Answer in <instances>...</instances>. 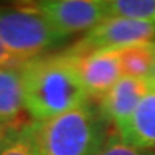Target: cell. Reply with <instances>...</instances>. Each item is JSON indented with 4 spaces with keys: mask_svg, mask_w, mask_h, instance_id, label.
Segmentation results:
<instances>
[{
    "mask_svg": "<svg viewBox=\"0 0 155 155\" xmlns=\"http://www.w3.org/2000/svg\"><path fill=\"white\" fill-rule=\"evenodd\" d=\"M98 155H151V151L135 148L124 142L118 132H111Z\"/></svg>",
    "mask_w": 155,
    "mask_h": 155,
    "instance_id": "cell-13",
    "label": "cell"
},
{
    "mask_svg": "<svg viewBox=\"0 0 155 155\" xmlns=\"http://www.w3.org/2000/svg\"><path fill=\"white\" fill-rule=\"evenodd\" d=\"M119 50L122 75L128 78H151L155 63V42L127 46Z\"/></svg>",
    "mask_w": 155,
    "mask_h": 155,
    "instance_id": "cell-10",
    "label": "cell"
},
{
    "mask_svg": "<svg viewBox=\"0 0 155 155\" xmlns=\"http://www.w3.org/2000/svg\"><path fill=\"white\" fill-rule=\"evenodd\" d=\"M108 17L155 20V0H106Z\"/></svg>",
    "mask_w": 155,
    "mask_h": 155,
    "instance_id": "cell-11",
    "label": "cell"
},
{
    "mask_svg": "<svg viewBox=\"0 0 155 155\" xmlns=\"http://www.w3.org/2000/svg\"><path fill=\"white\" fill-rule=\"evenodd\" d=\"M0 39L13 55L28 63L63 43L68 38L52 28L30 3L29 6L0 7Z\"/></svg>",
    "mask_w": 155,
    "mask_h": 155,
    "instance_id": "cell-3",
    "label": "cell"
},
{
    "mask_svg": "<svg viewBox=\"0 0 155 155\" xmlns=\"http://www.w3.org/2000/svg\"><path fill=\"white\" fill-rule=\"evenodd\" d=\"M151 79L155 82V63H154V69H152V73H151Z\"/></svg>",
    "mask_w": 155,
    "mask_h": 155,
    "instance_id": "cell-15",
    "label": "cell"
},
{
    "mask_svg": "<svg viewBox=\"0 0 155 155\" xmlns=\"http://www.w3.org/2000/svg\"><path fill=\"white\" fill-rule=\"evenodd\" d=\"M109 122L95 102H85L46 121H30L35 155H98L109 137Z\"/></svg>",
    "mask_w": 155,
    "mask_h": 155,
    "instance_id": "cell-2",
    "label": "cell"
},
{
    "mask_svg": "<svg viewBox=\"0 0 155 155\" xmlns=\"http://www.w3.org/2000/svg\"><path fill=\"white\" fill-rule=\"evenodd\" d=\"M25 108L33 121H46L83 105L88 91L69 52L39 56L20 68Z\"/></svg>",
    "mask_w": 155,
    "mask_h": 155,
    "instance_id": "cell-1",
    "label": "cell"
},
{
    "mask_svg": "<svg viewBox=\"0 0 155 155\" xmlns=\"http://www.w3.org/2000/svg\"><path fill=\"white\" fill-rule=\"evenodd\" d=\"M155 86L151 78H121L99 99V111L109 124L119 125L132 115L144 96Z\"/></svg>",
    "mask_w": 155,
    "mask_h": 155,
    "instance_id": "cell-7",
    "label": "cell"
},
{
    "mask_svg": "<svg viewBox=\"0 0 155 155\" xmlns=\"http://www.w3.org/2000/svg\"><path fill=\"white\" fill-rule=\"evenodd\" d=\"M23 65L25 63L17 56L13 55L10 52V49L0 39V68H5V69H20Z\"/></svg>",
    "mask_w": 155,
    "mask_h": 155,
    "instance_id": "cell-14",
    "label": "cell"
},
{
    "mask_svg": "<svg viewBox=\"0 0 155 155\" xmlns=\"http://www.w3.org/2000/svg\"><path fill=\"white\" fill-rule=\"evenodd\" d=\"M152 42H155V20L108 17L89 30L68 52L72 55H83L94 50L122 49L132 45Z\"/></svg>",
    "mask_w": 155,
    "mask_h": 155,
    "instance_id": "cell-4",
    "label": "cell"
},
{
    "mask_svg": "<svg viewBox=\"0 0 155 155\" xmlns=\"http://www.w3.org/2000/svg\"><path fill=\"white\" fill-rule=\"evenodd\" d=\"M28 124L0 132V155H35L28 134Z\"/></svg>",
    "mask_w": 155,
    "mask_h": 155,
    "instance_id": "cell-12",
    "label": "cell"
},
{
    "mask_svg": "<svg viewBox=\"0 0 155 155\" xmlns=\"http://www.w3.org/2000/svg\"><path fill=\"white\" fill-rule=\"evenodd\" d=\"M42 16L65 38L92 30L108 19L106 0H43L33 3Z\"/></svg>",
    "mask_w": 155,
    "mask_h": 155,
    "instance_id": "cell-5",
    "label": "cell"
},
{
    "mask_svg": "<svg viewBox=\"0 0 155 155\" xmlns=\"http://www.w3.org/2000/svg\"><path fill=\"white\" fill-rule=\"evenodd\" d=\"M124 142L139 150L155 148V86L144 96L128 119L116 125Z\"/></svg>",
    "mask_w": 155,
    "mask_h": 155,
    "instance_id": "cell-8",
    "label": "cell"
},
{
    "mask_svg": "<svg viewBox=\"0 0 155 155\" xmlns=\"http://www.w3.org/2000/svg\"><path fill=\"white\" fill-rule=\"evenodd\" d=\"M20 69L0 68V132L26 125Z\"/></svg>",
    "mask_w": 155,
    "mask_h": 155,
    "instance_id": "cell-9",
    "label": "cell"
},
{
    "mask_svg": "<svg viewBox=\"0 0 155 155\" xmlns=\"http://www.w3.org/2000/svg\"><path fill=\"white\" fill-rule=\"evenodd\" d=\"M75 56L83 85L92 98L101 99L122 78L118 49L94 50Z\"/></svg>",
    "mask_w": 155,
    "mask_h": 155,
    "instance_id": "cell-6",
    "label": "cell"
}]
</instances>
